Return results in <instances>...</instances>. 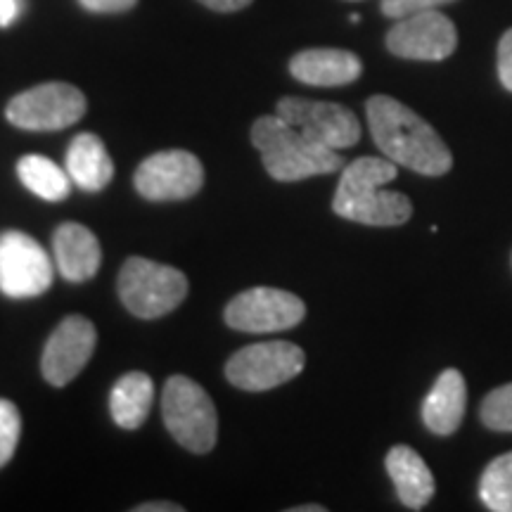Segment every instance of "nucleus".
Listing matches in <instances>:
<instances>
[{
  "mask_svg": "<svg viewBox=\"0 0 512 512\" xmlns=\"http://www.w3.org/2000/svg\"><path fill=\"white\" fill-rule=\"evenodd\" d=\"M67 174L86 192L107 188L114 176V164L105 143L93 133H79L67 147Z\"/></svg>",
  "mask_w": 512,
  "mask_h": 512,
  "instance_id": "nucleus-18",
  "label": "nucleus"
},
{
  "mask_svg": "<svg viewBox=\"0 0 512 512\" xmlns=\"http://www.w3.org/2000/svg\"><path fill=\"white\" fill-rule=\"evenodd\" d=\"M467 387L465 377L456 368H448L437 377L434 387L422 403V422L434 434H453L465 418Z\"/></svg>",
  "mask_w": 512,
  "mask_h": 512,
  "instance_id": "nucleus-16",
  "label": "nucleus"
},
{
  "mask_svg": "<svg viewBox=\"0 0 512 512\" xmlns=\"http://www.w3.org/2000/svg\"><path fill=\"white\" fill-rule=\"evenodd\" d=\"M370 136L382 155L422 176H444L453 157L444 140L420 114L389 95H373L366 102Z\"/></svg>",
  "mask_w": 512,
  "mask_h": 512,
  "instance_id": "nucleus-1",
  "label": "nucleus"
},
{
  "mask_svg": "<svg viewBox=\"0 0 512 512\" xmlns=\"http://www.w3.org/2000/svg\"><path fill=\"white\" fill-rule=\"evenodd\" d=\"M119 297L133 316L152 320L171 313L188 297V278L174 266L131 256L119 273Z\"/></svg>",
  "mask_w": 512,
  "mask_h": 512,
  "instance_id": "nucleus-4",
  "label": "nucleus"
},
{
  "mask_svg": "<svg viewBox=\"0 0 512 512\" xmlns=\"http://www.w3.org/2000/svg\"><path fill=\"white\" fill-rule=\"evenodd\" d=\"M387 157H361L342 169L332 209L347 221L363 226H401L413 216V204L403 192L384 190L396 178Z\"/></svg>",
  "mask_w": 512,
  "mask_h": 512,
  "instance_id": "nucleus-2",
  "label": "nucleus"
},
{
  "mask_svg": "<svg viewBox=\"0 0 512 512\" xmlns=\"http://www.w3.org/2000/svg\"><path fill=\"white\" fill-rule=\"evenodd\" d=\"M133 183L138 195L150 202L188 200L202 190L204 169L188 150H164L138 166Z\"/></svg>",
  "mask_w": 512,
  "mask_h": 512,
  "instance_id": "nucleus-11",
  "label": "nucleus"
},
{
  "mask_svg": "<svg viewBox=\"0 0 512 512\" xmlns=\"http://www.w3.org/2000/svg\"><path fill=\"white\" fill-rule=\"evenodd\" d=\"M479 496L494 512H512V453L491 460L479 479Z\"/></svg>",
  "mask_w": 512,
  "mask_h": 512,
  "instance_id": "nucleus-21",
  "label": "nucleus"
},
{
  "mask_svg": "<svg viewBox=\"0 0 512 512\" xmlns=\"http://www.w3.org/2000/svg\"><path fill=\"white\" fill-rule=\"evenodd\" d=\"M162 418L171 437L190 453H209L216 446L219 415L214 401L190 377H169L162 396Z\"/></svg>",
  "mask_w": 512,
  "mask_h": 512,
  "instance_id": "nucleus-5",
  "label": "nucleus"
},
{
  "mask_svg": "<svg viewBox=\"0 0 512 512\" xmlns=\"http://www.w3.org/2000/svg\"><path fill=\"white\" fill-rule=\"evenodd\" d=\"M17 176L24 188L48 202H60L72 190V178H69L67 169L41 155H27L19 159Z\"/></svg>",
  "mask_w": 512,
  "mask_h": 512,
  "instance_id": "nucleus-20",
  "label": "nucleus"
},
{
  "mask_svg": "<svg viewBox=\"0 0 512 512\" xmlns=\"http://www.w3.org/2000/svg\"><path fill=\"white\" fill-rule=\"evenodd\" d=\"M384 465H387L389 477H392L396 486V494H399L406 508L422 510L432 501L434 489H437L434 475L425 460L420 458V453H415L411 446H394L387 453Z\"/></svg>",
  "mask_w": 512,
  "mask_h": 512,
  "instance_id": "nucleus-17",
  "label": "nucleus"
},
{
  "mask_svg": "<svg viewBox=\"0 0 512 512\" xmlns=\"http://www.w3.org/2000/svg\"><path fill=\"white\" fill-rule=\"evenodd\" d=\"M458 46L456 24L437 10L401 17L387 34V48L403 60L439 62Z\"/></svg>",
  "mask_w": 512,
  "mask_h": 512,
  "instance_id": "nucleus-12",
  "label": "nucleus"
},
{
  "mask_svg": "<svg viewBox=\"0 0 512 512\" xmlns=\"http://www.w3.org/2000/svg\"><path fill=\"white\" fill-rule=\"evenodd\" d=\"M479 415L489 430L512 432V384H503L486 396Z\"/></svg>",
  "mask_w": 512,
  "mask_h": 512,
  "instance_id": "nucleus-22",
  "label": "nucleus"
},
{
  "mask_svg": "<svg viewBox=\"0 0 512 512\" xmlns=\"http://www.w3.org/2000/svg\"><path fill=\"white\" fill-rule=\"evenodd\" d=\"M304 351L292 342H259L235 351L226 363V377L245 392H268L304 370Z\"/></svg>",
  "mask_w": 512,
  "mask_h": 512,
  "instance_id": "nucleus-7",
  "label": "nucleus"
},
{
  "mask_svg": "<svg viewBox=\"0 0 512 512\" xmlns=\"http://www.w3.org/2000/svg\"><path fill=\"white\" fill-rule=\"evenodd\" d=\"M53 285L50 256L27 233L0 235V292L10 299L41 297Z\"/></svg>",
  "mask_w": 512,
  "mask_h": 512,
  "instance_id": "nucleus-8",
  "label": "nucleus"
},
{
  "mask_svg": "<svg viewBox=\"0 0 512 512\" xmlns=\"http://www.w3.org/2000/svg\"><path fill=\"white\" fill-rule=\"evenodd\" d=\"M86 95L72 83H41L15 95L8 102L5 117L24 131H62L86 114Z\"/></svg>",
  "mask_w": 512,
  "mask_h": 512,
  "instance_id": "nucleus-6",
  "label": "nucleus"
},
{
  "mask_svg": "<svg viewBox=\"0 0 512 512\" xmlns=\"http://www.w3.org/2000/svg\"><path fill=\"white\" fill-rule=\"evenodd\" d=\"M81 8L88 12H126L131 10L138 0H79Z\"/></svg>",
  "mask_w": 512,
  "mask_h": 512,
  "instance_id": "nucleus-26",
  "label": "nucleus"
},
{
  "mask_svg": "<svg viewBox=\"0 0 512 512\" xmlns=\"http://www.w3.org/2000/svg\"><path fill=\"white\" fill-rule=\"evenodd\" d=\"M200 3L216 12H238L247 8V5H252V0H200Z\"/></svg>",
  "mask_w": 512,
  "mask_h": 512,
  "instance_id": "nucleus-28",
  "label": "nucleus"
},
{
  "mask_svg": "<svg viewBox=\"0 0 512 512\" xmlns=\"http://www.w3.org/2000/svg\"><path fill=\"white\" fill-rule=\"evenodd\" d=\"M306 316V304L297 294L275 287H252L230 299L226 306L228 328L240 332H280L299 325Z\"/></svg>",
  "mask_w": 512,
  "mask_h": 512,
  "instance_id": "nucleus-9",
  "label": "nucleus"
},
{
  "mask_svg": "<svg viewBox=\"0 0 512 512\" xmlns=\"http://www.w3.org/2000/svg\"><path fill=\"white\" fill-rule=\"evenodd\" d=\"M57 271L69 283H86L98 273L102 249L93 230L81 223H62L53 235Z\"/></svg>",
  "mask_w": 512,
  "mask_h": 512,
  "instance_id": "nucleus-14",
  "label": "nucleus"
},
{
  "mask_svg": "<svg viewBox=\"0 0 512 512\" xmlns=\"http://www.w3.org/2000/svg\"><path fill=\"white\" fill-rule=\"evenodd\" d=\"M448 3H453V0H382V12L392 19H401L415 15V12L437 10Z\"/></svg>",
  "mask_w": 512,
  "mask_h": 512,
  "instance_id": "nucleus-24",
  "label": "nucleus"
},
{
  "mask_svg": "<svg viewBox=\"0 0 512 512\" xmlns=\"http://www.w3.org/2000/svg\"><path fill=\"white\" fill-rule=\"evenodd\" d=\"M136 512H183L185 508L178 503H162V501H155V503H143L138 505V508H133Z\"/></svg>",
  "mask_w": 512,
  "mask_h": 512,
  "instance_id": "nucleus-29",
  "label": "nucleus"
},
{
  "mask_svg": "<svg viewBox=\"0 0 512 512\" xmlns=\"http://www.w3.org/2000/svg\"><path fill=\"white\" fill-rule=\"evenodd\" d=\"M498 76L508 91H512V29L505 31L498 43Z\"/></svg>",
  "mask_w": 512,
  "mask_h": 512,
  "instance_id": "nucleus-25",
  "label": "nucleus"
},
{
  "mask_svg": "<svg viewBox=\"0 0 512 512\" xmlns=\"http://www.w3.org/2000/svg\"><path fill=\"white\" fill-rule=\"evenodd\" d=\"M19 434H22V418L17 406L8 399H0V467L8 465L15 456Z\"/></svg>",
  "mask_w": 512,
  "mask_h": 512,
  "instance_id": "nucleus-23",
  "label": "nucleus"
},
{
  "mask_svg": "<svg viewBox=\"0 0 512 512\" xmlns=\"http://www.w3.org/2000/svg\"><path fill=\"white\" fill-rule=\"evenodd\" d=\"M290 72L297 81L309 86H347L363 72L358 55L339 48H311L292 57Z\"/></svg>",
  "mask_w": 512,
  "mask_h": 512,
  "instance_id": "nucleus-15",
  "label": "nucleus"
},
{
  "mask_svg": "<svg viewBox=\"0 0 512 512\" xmlns=\"http://www.w3.org/2000/svg\"><path fill=\"white\" fill-rule=\"evenodd\" d=\"M278 117L302 131L306 138L337 152L354 147L361 140V124L356 114L337 102L283 98L278 102Z\"/></svg>",
  "mask_w": 512,
  "mask_h": 512,
  "instance_id": "nucleus-10",
  "label": "nucleus"
},
{
  "mask_svg": "<svg viewBox=\"0 0 512 512\" xmlns=\"http://www.w3.org/2000/svg\"><path fill=\"white\" fill-rule=\"evenodd\" d=\"M349 22L351 24H358V22H361V15H349Z\"/></svg>",
  "mask_w": 512,
  "mask_h": 512,
  "instance_id": "nucleus-31",
  "label": "nucleus"
},
{
  "mask_svg": "<svg viewBox=\"0 0 512 512\" xmlns=\"http://www.w3.org/2000/svg\"><path fill=\"white\" fill-rule=\"evenodd\" d=\"M252 143L275 181L294 183L344 169V159L337 150L306 138L278 114L254 121Z\"/></svg>",
  "mask_w": 512,
  "mask_h": 512,
  "instance_id": "nucleus-3",
  "label": "nucleus"
},
{
  "mask_svg": "<svg viewBox=\"0 0 512 512\" xmlns=\"http://www.w3.org/2000/svg\"><path fill=\"white\" fill-rule=\"evenodd\" d=\"M155 401V382L145 373H128L114 384L110 394V413L121 430H138L150 415Z\"/></svg>",
  "mask_w": 512,
  "mask_h": 512,
  "instance_id": "nucleus-19",
  "label": "nucleus"
},
{
  "mask_svg": "<svg viewBox=\"0 0 512 512\" xmlns=\"http://www.w3.org/2000/svg\"><path fill=\"white\" fill-rule=\"evenodd\" d=\"M290 512H325L323 505H299V508H292Z\"/></svg>",
  "mask_w": 512,
  "mask_h": 512,
  "instance_id": "nucleus-30",
  "label": "nucleus"
},
{
  "mask_svg": "<svg viewBox=\"0 0 512 512\" xmlns=\"http://www.w3.org/2000/svg\"><path fill=\"white\" fill-rule=\"evenodd\" d=\"M95 342H98V332H95L91 320L83 316L64 318L43 349V377L53 387H64V384L72 382L83 366L91 361Z\"/></svg>",
  "mask_w": 512,
  "mask_h": 512,
  "instance_id": "nucleus-13",
  "label": "nucleus"
},
{
  "mask_svg": "<svg viewBox=\"0 0 512 512\" xmlns=\"http://www.w3.org/2000/svg\"><path fill=\"white\" fill-rule=\"evenodd\" d=\"M24 10V0H0V29L15 24Z\"/></svg>",
  "mask_w": 512,
  "mask_h": 512,
  "instance_id": "nucleus-27",
  "label": "nucleus"
}]
</instances>
